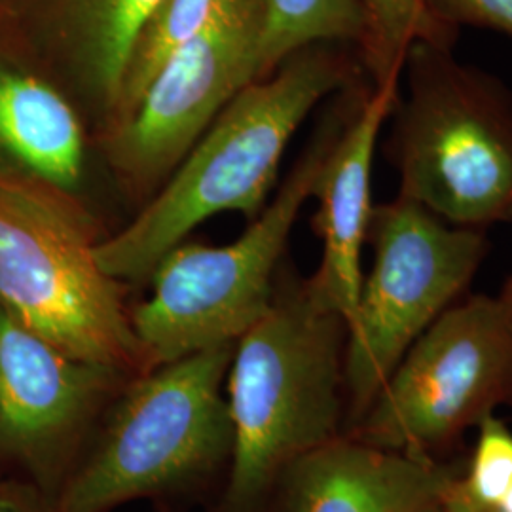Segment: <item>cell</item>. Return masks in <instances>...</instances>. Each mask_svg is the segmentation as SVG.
Masks as SVG:
<instances>
[{"label":"cell","mask_w":512,"mask_h":512,"mask_svg":"<svg viewBox=\"0 0 512 512\" xmlns=\"http://www.w3.org/2000/svg\"><path fill=\"white\" fill-rule=\"evenodd\" d=\"M363 67L348 42H315L287 55L220 110L156 200L114 238L95 243V260L116 281H141L203 220L226 211L262 213L285 148L330 93Z\"/></svg>","instance_id":"6da1fadb"},{"label":"cell","mask_w":512,"mask_h":512,"mask_svg":"<svg viewBox=\"0 0 512 512\" xmlns=\"http://www.w3.org/2000/svg\"><path fill=\"white\" fill-rule=\"evenodd\" d=\"M346 338V321L304 281L275 289L270 311L234 344L232 454L217 512H272L283 473L342 437Z\"/></svg>","instance_id":"7a4b0ae2"},{"label":"cell","mask_w":512,"mask_h":512,"mask_svg":"<svg viewBox=\"0 0 512 512\" xmlns=\"http://www.w3.org/2000/svg\"><path fill=\"white\" fill-rule=\"evenodd\" d=\"M403 73L408 92L385 141L399 196L458 228L512 222L511 90L433 40L410 44Z\"/></svg>","instance_id":"3957f363"},{"label":"cell","mask_w":512,"mask_h":512,"mask_svg":"<svg viewBox=\"0 0 512 512\" xmlns=\"http://www.w3.org/2000/svg\"><path fill=\"white\" fill-rule=\"evenodd\" d=\"M232 353L234 346L205 349L131 378L55 494L54 512H109L228 467Z\"/></svg>","instance_id":"277c9868"},{"label":"cell","mask_w":512,"mask_h":512,"mask_svg":"<svg viewBox=\"0 0 512 512\" xmlns=\"http://www.w3.org/2000/svg\"><path fill=\"white\" fill-rule=\"evenodd\" d=\"M63 190L0 173V306L76 359L147 372L120 293Z\"/></svg>","instance_id":"5b68a950"},{"label":"cell","mask_w":512,"mask_h":512,"mask_svg":"<svg viewBox=\"0 0 512 512\" xmlns=\"http://www.w3.org/2000/svg\"><path fill=\"white\" fill-rule=\"evenodd\" d=\"M340 131H329L294 165L274 202L234 243H179L152 272V294L131 325L148 366L165 365L205 349L234 346L270 311L274 277L294 222Z\"/></svg>","instance_id":"8992f818"},{"label":"cell","mask_w":512,"mask_h":512,"mask_svg":"<svg viewBox=\"0 0 512 512\" xmlns=\"http://www.w3.org/2000/svg\"><path fill=\"white\" fill-rule=\"evenodd\" d=\"M366 241L374 262L344 349L351 425L404 353L467 291L490 251L482 230L452 226L399 194L372 207Z\"/></svg>","instance_id":"52a82bcc"},{"label":"cell","mask_w":512,"mask_h":512,"mask_svg":"<svg viewBox=\"0 0 512 512\" xmlns=\"http://www.w3.org/2000/svg\"><path fill=\"white\" fill-rule=\"evenodd\" d=\"M499 406L512 408V311L478 294L421 334L348 435L431 458Z\"/></svg>","instance_id":"ba28073f"},{"label":"cell","mask_w":512,"mask_h":512,"mask_svg":"<svg viewBox=\"0 0 512 512\" xmlns=\"http://www.w3.org/2000/svg\"><path fill=\"white\" fill-rule=\"evenodd\" d=\"M129 376L55 348L0 306V461L54 499Z\"/></svg>","instance_id":"9c48e42d"},{"label":"cell","mask_w":512,"mask_h":512,"mask_svg":"<svg viewBox=\"0 0 512 512\" xmlns=\"http://www.w3.org/2000/svg\"><path fill=\"white\" fill-rule=\"evenodd\" d=\"M268 0H232L150 80L120 120L112 162L133 177L173 167L243 88L264 78Z\"/></svg>","instance_id":"30bf717a"},{"label":"cell","mask_w":512,"mask_h":512,"mask_svg":"<svg viewBox=\"0 0 512 512\" xmlns=\"http://www.w3.org/2000/svg\"><path fill=\"white\" fill-rule=\"evenodd\" d=\"M399 103V82L366 92L338 133L313 188L319 209L313 230L323 239V260L310 287L336 311L346 327L353 321L363 287L361 253L372 215L370 177L378 135Z\"/></svg>","instance_id":"8fae6325"},{"label":"cell","mask_w":512,"mask_h":512,"mask_svg":"<svg viewBox=\"0 0 512 512\" xmlns=\"http://www.w3.org/2000/svg\"><path fill=\"white\" fill-rule=\"evenodd\" d=\"M463 475L437 463L338 437L293 463L277 482L272 512H418Z\"/></svg>","instance_id":"7c38bea8"},{"label":"cell","mask_w":512,"mask_h":512,"mask_svg":"<svg viewBox=\"0 0 512 512\" xmlns=\"http://www.w3.org/2000/svg\"><path fill=\"white\" fill-rule=\"evenodd\" d=\"M160 0H18L35 48L116 107L135 38Z\"/></svg>","instance_id":"4fadbf2b"},{"label":"cell","mask_w":512,"mask_h":512,"mask_svg":"<svg viewBox=\"0 0 512 512\" xmlns=\"http://www.w3.org/2000/svg\"><path fill=\"white\" fill-rule=\"evenodd\" d=\"M84 137L73 107L42 76L0 52V173L76 186Z\"/></svg>","instance_id":"5bb4252c"},{"label":"cell","mask_w":512,"mask_h":512,"mask_svg":"<svg viewBox=\"0 0 512 512\" xmlns=\"http://www.w3.org/2000/svg\"><path fill=\"white\" fill-rule=\"evenodd\" d=\"M368 29L361 0H268L262 38V74L296 50L315 42L363 46Z\"/></svg>","instance_id":"9a60e30c"},{"label":"cell","mask_w":512,"mask_h":512,"mask_svg":"<svg viewBox=\"0 0 512 512\" xmlns=\"http://www.w3.org/2000/svg\"><path fill=\"white\" fill-rule=\"evenodd\" d=\"M232 0H160L135 38L122 88L118 118L128 116L150 80L183 44L196 37Z\"/></svg>","instance_id":"2e32d148"},{"label":"cell","mask_w":512,"mask_h":512,"mask_svg":"<svg viewBox=\"0 0 512 512\" xmlns=\"http://www.w3.org/2000/svg\"><path fill=\"white\" fill-rule=\"evenodd\" d=\"M512 486V433L495 414L478 423L467 471L444 495L446 512H494Z\"/></svg>","instance_id":"e0dca14e"},{"label":"cell","mask_w":512,"mask_h":512,"mask_svg":"<svg viewBox=\"0 0 512 512\" xmlns=\"http://www.w3.org/2000/svg\"><path fill=\"white\" fill-rule=\"evenodd\" d=\"M427 12L452 27L471 25L512 38V0H421Z\"/></svg>","instance_id":"ac0fdd59"},{"label":"cell","mask_w":512,"mask_h":512,"mask_svg":"<svg viewBox=\"0 0 512 512\" xmlns=\"http://www.w3.org/2000/svg\"><path fill=\"white\" fill-rule=\"evenodd\" d=\"M0 512H54V499L23 476L0 473Z\"/></svg>","instance_id":"d6986e66"},{"label":"cell","mask_w":512,"mask_h":512,"mask_svg":"<svg viewBox=\"0 0 512 512\" xmlns=\"http://www.w3.org/2000/svg\"><path fill=\"white\" fill-rule=\"evenodd\" d=\"M499 298L505 302V306L512 311V275L509 277V281H507V285L503 287V291L499 294Z\"/></svg>","instance_id":"ffe728a7"},{"label":"cell","mask_w":512,"mask_h":512,"mask_svg":"<svg viewBox=\"0 0 512 512\" xmlns=\"http://www.w3.org/2000/svg\"><path fill=\"white\" fill-rule=\"evenodd\" d=\"M494 512H512V486L509 488V492L505 494V497L499 501V505L495 507Z\"/></svg>","instance_id":"44dd1931"},{"label":"cell","mask_w":512,"mask_h":512,"mask_svg":"<svg viewBox=\"0 0 512 512\" xmlns=\"http://www.w3.org/2000/svg\"><path fill=\"white\" fill-rule=\"evenodd\" d=\"M418 512H446L442 509V503H433V505H429V507H425V509H421Z\"/></svg>","instance_id":"7402d4cb"}]
</instances>
